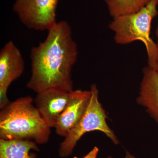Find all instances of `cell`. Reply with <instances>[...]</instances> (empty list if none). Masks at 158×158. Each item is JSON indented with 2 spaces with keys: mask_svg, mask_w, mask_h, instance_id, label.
<instances>
[{
  "mask_svg": "<svg viewBox=\"0 0 158 158\" xmlns=\"http://www.w3.org/2000/svg\"><path fill=\"white\" fill-rule=\"evenodd\" d=\"M48 31L44 41L31 49V76L27 87L37 93L51 88L72 92L78 49L71 28L61 21Z\"/></svg>",
  "mask_w": 158,
  "mask_h": 158,
  "instance_id": "1",
  "label": "cell"
},
{
  "mask_svg": "<svg viewBox=\"0 0 158 158\" xmlns=\"http://www.w3.org/2000/svg\"><path fill=\"white\" fill-rule=\"evenodd\" d=\"M31 96L17 98L1 109L0 139L31 140L37 144L47 143L51 128L45 123Z\"/></svg>",
  "mask_w": 158,
  "mask_h": 158,
  "instance_id": "2",
  "label": "cell"
},
{
  "mask_svg": "<svg viewBox=\"0 0 158 158\" xmlns=\"http://www.w3.org/2000/svg\"><path fill=\"white\" fill-rule=\"evenodd\" d=\"M158 0H151L138 12L113 18L109 25L117 44L126 45L137 40L143 43L149 67L154 64L157 56L156 43L150 36L152 23L158 14Z\"/></svg>",
  "mask_w": 158,
  "mask_h": 158,
  "instance_id": "3",
  "label": "cell"
},
{
  "mask_svg": "<svg viewBox=\"0 0 158 158\" xmlns=\"http://www.w3.org/2000/svg\"><path fill=\"white\" fill-rule=\"evenodd\" d=\"M91 96L87 110L76 125L69 131L60 144L59 154L61 157L69 156L79 140L86 133L94 131L103 133L114 144L119 141L106 122L107 115L99 100L98 90L95 84L90 87Z\"/></svg>",
  "mask_w": 158,
  "mask_h": 158,
  "instance_id": "4",
  "label": "cell"
},
{
  "mask_svg": "<svg viewBox=\"0 0 158 158\" xmlns=\"http://www.w3.org/2000/svg\"><path fill=\"white\" fill-rule=\"evenodd\" d=\"M58 2L59 0H15L13 10L28 28L48 31L57 22Z\"/></svg>",
  "mask_w": 158,
  "mask_h": 158,
  "instance_id": "5",
  "label": "cell"
},
{
  "mask_svg": "<svg viewBox=\"0 0 158 158\" xmlns=\"http://www.w3.org/2000/svg\"><path fill=\"white\" fill-rule=\"evenodd\" d=\"M25 63L21 53L13 41L6 43L0 52V109L10 102L7 91L10 85L22 75Z\"/></svg>",
  "mask_w": 158,
  "mask_h": 158,
  "instance_id": "6",
  "label": "cell"
},
{
  "mask_svg": "<svg viewBox=\"0 0 158 158\" xmlns=\"http://www.w3.org/2000/svg\"><path fill=\"white\" fill-rule=\"evenodd\" d=\"M70 93L56 88L37 93L34 100L36 107L48 127H56L60 115L68 104Z\"/></svg>",
  "mask_w": 158,
  "mask_h": 158,
  "instance_id": "7",
  "label": "cell"
},
{
  "mask_svg": "<svg viewBox=\"0 0 158 158\" xmlns=\"http://www.w3.org/2000/svg\"><path fill=\"white\" fill-rule=\"evenodd\" d=\"M91 96L90 90H73L71 92L68 104L55 127L57 135L65 137L76 125L87 110Z\"/></svg>",
  "mask_w": 158,
  "mask_h": 158,
  "instance_id": "8",
  "label": "cell"
},
{
  "mask_svg": "<svg viewBox=\"0 0 158 158\" xmlns=\"http://www.w3.org/2000/svg\"><path fill=\"white\" fill-rule=\"evenodd\" d=\"M137 102L158 123V73L149 66L143 69Z\"/></svg>",
  "mask_w": 158,
  "mask_h": 158,
  "instance_id": "9",
  "label": "cell"
},
{
  "mask_svg": "<svg viewBox=\"0 0 158 158\" xmlns=\"http://www.w3.org/2000/svg\"><path fill=\"white\" fill-rule=\"evenodd\" d=\"M39 150L37 143L31 140L0 139V158H36L31 151Z\"/></svg>",
  "mask_w": 158,
  "mask_h": 158,
  "instance_id": "10",
  "label": "cell"
},
{
  "mask_svg": "<svg viewBox=\"0 0 158 158\" xmlns=\"http://www.w3.org/2000/svg\"><path fill=\"white\" fill-rule=\"evenodd\" d=\"M110 15L115 18L135 13L147 6L151 0H104Z\"/></svg>",
  "mask_w": 158,
  "mask_h": 158,
  "instance_id": "11",
  "label": "cell"
},
{
  "mask_svg": "<svg viewBox=\"0 0 158 158\" xmlns=\"http://www.w3.org/2000/svg\"><path fill=\"white\" fill-rule=\"evenodd\" d=\"M99 152L98 148L95 146L93 149L85 155L84 157L82 158H97L98 154Z\"/></svg>",
  "mask_w": 158,
  "mask_h": 158,
  "instance_id": "12",
  "label": "cell"
},
{
  "mask_svg": "<svg viewBox=\"0 0 158 158\" xmlns=\"http://www.w3.org/2000/svg\"><path fill=\"white\" fill-rule=\"evenodd\" d=\"M156 35L157 38V41L156 43L157 46V56L156 59L154 64L151 67H149L152 69L154 70H155L158 73V23L156 29Z\"/></svg>",
  "mask_w": 158,
  "mask_h": 158,
  "instance_id": "13",
  "label": "cell"
},
{
  "mask_svg": "<svg viewBox=\"0 0 158 158\" xmlns=\"http://www.w3.org/2000/svg\"><path fill=\"white\" fill-rule=\"evenodd\" d=\"M124 158H135L134 156L131 155V154L129 152H127L126 153V155L125 157Z\"/></svg>",
  "mask_w": 158,
  "mask_h": 158,
  "instance_id": "14",
  "label": "cell"
},
{
  "mask_svg": "<svg viewBox=\"0 0 158 158\" xmlns=\"http://www.w3.org/2000/svg\"><path fill=\"white\" fill-rule=\"evenodd\" d=\"M107 158H112V157L110 156L108 157Z\"/></svg>",
  "mask_w": 158,
  "mask_h": 158,
  "instance_id": "15",
  "label": "cell"
},
{
  "mask_svg": "<svg viewBox=\"0 0 158 158\" xmlns=\"http://www.w3.org/2000/svg\"><path fill=\"white\" fill-rule=\"evenodd\" d=\"M73 158H79L77 157H76V156H75V157H74Z\"/></svg>",
  "mask_w": 158,
  "mask_h": 158,
  "instance_id": "16",
  "label": "cell"
}]
</instances>
